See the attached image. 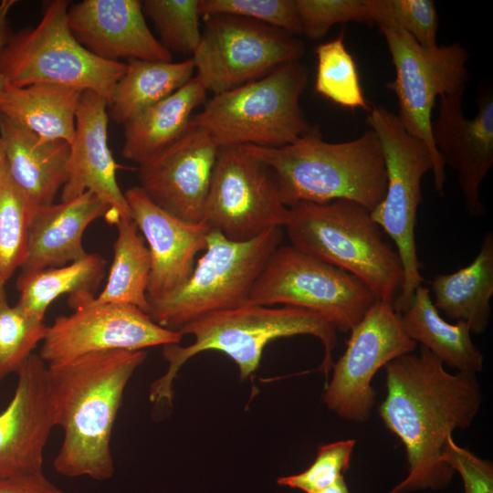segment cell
I'll return each instance as SVG.
<instances>
[{"label":"cell","instance_id":"obj_1","mask_svg":"<svg viewBox=\"0 0 493 493\" xmlns=\"http://www.w3.org/2000/svg\"><path fill=\"white\" fill-rule=\"evenodd\" d=\"M384 369L386 395L378 413L404 445L408 464L407 476L390 493L446 488L454 473L443 460L446 440L470 426L482 403L476 373L448 372L423 346Z\"/></svg>","mask_w":493,"mask_h":493},{"label":"cell","instance_id":"obj_2","mask_svg":"<svg viewBox=\"0 0 493 493\" xmlns=\"http://www.w3.org/2000/svg\"><path fill=\"white\" fill-rule=\"evenodd\" d=\"M147 351H109L47 366L55 426L64 432L53 466L67 477L97 481L115 473L110 439L124 390Z\"/></svg>","mask_w":493,"mask_h":493},{"label":"cell","instance_id":"obj_3","mask_svg":"<svg viewBox=\"0 0 493 493\" xmlns=\"http://www.w3.org/2000/svg\"><path fill=\"white\" fill-rule=\"evenodd\" d=\"M240 148L273 172L287 207L299 203L355 202L370 212L383 199L386 169L376 133L366 130L343 142L323 140L319 127L295 142L276 148Z\"/></svg>","mask_w":493,"mask_h":493},{"label":"cell","instance_id":"obj_4","mask_svg":"<svg viewBox=\"0 0 493 493\" xmlns=\"http://www.w3.org/2000/svg\"><path fill=\"white\" fill-rule=\"evenodd\" d=\"M184 336H194L188 346H163L168 362L166 372L155 380L150 389V400L159 404L173 401V383L180 368L194 355L217 351L232 359L238 367L240 379L249 377L258 368L263 351L271 341L297 335L318 338L324 357L317 371L328 378L334 364L332 352L337 346V329L324 316L301 308H273L244 303L235 308L205 314L179 330Z\"/></svg>","mask_w":493,"mask_h":493},{"label":"cell","instance_id":"obj_5","mask_svg":"<svg viewBox=\"0 0 493 493\" xmlns=\"http://www.w3.org/2000/svg\"><path fill=\"white\" fill-rule=\"evenodd\" d=\"M291 245L360 279L381 301L393 303L404 281L396 249L370 211L349 200L299 203L284 226Z\"/></svg>","mask_w":493,"mask_h":493},{"label":"cell","instance_id":"obj_6","mask_svg":"<svg viewBox=\"0 0 493 493\" xmlns=\"http://www.w3.org/2000/svg\"><path fill=\"white\" fill-rule=\"evenodd\" d=\"M308 79L300 60L283 64L259 79L214 95L189 125L205 129L220 147L289 144L312 127L299 103Z\"/></svg>","mask_w":493,"mask_h":493},{"label":"cell","instance_id":"obj_7","mask_svg":"<svg viewBox=\"0 0 493 493\" xmlns=\"http://www.w3.org/2000/svg\"><path fill=\"white\" fill-rule=\"evenodd\" d=\"M283 236L282 227L246 241H233L210 230L192 275L175 290L150 300L149 316L160 326L179 331L205 314L246 303Z\"/></svg>","mask_w":493,"mask_h":493},{"label":"cell","instance_id":"obj_8","mask_svg":"<svg viewBox=\"0 0 493 493\" xmlns=\"http://www.w3.org/2000/svg\"><path fill=\"white\" fill-rule=\"evenodd\" d=\"M69 5L47 1L37 26L11 34L0 50V71L11 87L56 84L93 91L109 102L126 63L98 58L77 41L68 24Z\"/></svg>","mask_w":493,"mask_h":493},{"label":"cell","instance_id":"obj_9","mask_svg":"<svg viewBox=\"0 0 493 493\" xmlns=\"http://www.w3.org/2000/svg\"><path fill=\"white\" fill-rule=\"evenodd\" d=\"M365 121L381 143L387 177L385 195L370 214L393 241L401 259L404 281L393 303L401 313L424 280L414 232L423 201L421 181L427 172H433L434 162L426 145L407 133L392 111L382 106L371 107Z\"/></svg>","mask_w":493,"mask_h":493},{"label":"cell","instance_id":"obj_10","mask_svg":"<svg viewBox=\"0 0 493 493\" xmlns=\"http://www.w3.org/2000/svg\"><path fill=\"white\" fill-rule=\"evenodd\" d=\"M377 300L353 275L288 245L271 254L246 303L309 309L347 332Z\"/></svg>","mask_w":493,"mask_h":493},{"label":"cell","instance_id":"obj_11","mask_svg":"<svg viewBox=\"0 0 493 493\" xmlns=\"http://www.w3.org/2000/svg\"><path fill=\"white\" fill-rule=\"evenodd\" d=\"M394 67L395 78L386 83L398 100L396 115L411 136L426 145L434 162V184L443 190L444 164L433 141L432 112L436 99L466 89L469 79L467 51L459 44L426 48L406 32L379 26Z\"/></svg>","mask_w":493,"mask_h":493},{"label":"cell","instance_id":"obj_12","mask_svg":"<svg viewBox=\"0 0 493 493\" xmlns=\"http://www.w3.org/2000/svg\"><path fill=\"white\" fill-rule=\"evenodd\" d=\"M203 21L201 39L191 58L194 76L214 95L300 60L305 52L297 37L260 22L227 15L205 16Z\"/></svg>","mask_w":493,"mask_h":493},{"label":"cell","instance_id":"obj_13","mask_svg":"<svg viewBox=\"0 0 493 493\" xmlns=\"http://www.w3.org/2000/svg\"><path fill=\"white\" fill-rule=\"evenodd\" d=\"M288 217L273 172L240 146L219 148L203 220L233 241L284 227Z\"/></svg>","mask_w":493,"mask_h":493},{"label":"cell","instance_id":"obj_14","mask_svg":"<svg viewBox=\"0 0 493 493\" xmlns=\"http://www.w3.org/2000/svg\"><path fill=\"white\" fill-rule=\"evenodd\" d=\"M350 331L346 350L332 366L323 403L347 421L364 423L376 400L372 385L375 373L391 361L414 352L417 343L403 330L393 303L381 300Z\"/></svg>","mask_w":493,"mask_h":493},{"label":"cell","instance_id":"obj_15","mask_svg":"<svg viewBox=\"0 0 493 493\" xmlns=\"http://www.w3.org/2000/svg\"><path fill=\"white\" fill-rule=\"evenodd\" d=\"M93 299L47 326L38 354L47 366L94 352L179 344L183 339L134 306L95 303Z\"/></svg>","mask_w":493,"mask_h":493},{"label":"cell","instance_id":"obj_16","mask_svg":"<svg viewBox=\"0 0 493 493\" xmlns=\"http://www.w3.org/2000/svg\"><path fill=\"white\" fill-rule=\"evenodd\" d=\"M219 148L205 129L189 125L168 147L139 164V187L172 215L200 223Z\"/></svg>","mask_w":493,"mask_h":493},{"label":"cell","instance_id":"obj_17","mask_svg":"<svg viewBox=\"0 0 493 493\" xmlns=\"http://www.w3.org/2000/svg\"><path fill=\"white\" fill-rule=\"evenodd\" d=\"M465 90L439 98V111L432 121L435 146L445 165L456 172L467 213L484 215L479 188L493 164V97L491 92L477 100L475 117L464 114Z\"/></svg>","mask_w":493,"mask_h":493},{"label":"cell","instance_id":"obj_18","mask_svg":"<svg viewBox=\"0 0 493 493\" xmlns=\"http://www.w3.org/2000/svg\"><path fill=\"white\" fill-rule=\"evenodd\" d=\"M47 370L32 353L16 372L14 395L0 414V477L44 473V449L55 426Z\"/></svg>","mask_w":493,"mask_h":493},{"label":"cell","instance_id":"obj_19","mask_svg":"<svg viewBox=\"0 0 493 493\" xmlns=\"http://www.w3.org/2000/svg\"><path fill=\"white\" fill-rule=\"evenodd\" d=\"M107 100L90 90L81 93L79 100L75 135L69 144L67 163L68 179L62 187L61 202L72 200L86 191L96 194L110 211L109 224L131 218L124 193L117 183L115 162L108 145Z\"/></svg>","mask_w":493,"mask_h":493},{"label":"cell","instance_id":"obj_20","mask_svg":"<svg viewBox=\"0 0 493 493\" xmlns=\"http://www.w3.org/2000/svg\"><path fill=\"white\" fill-rule=\"evenodd\" d=\"M124 195L150 252L147 298L153 300L189 278L196 255L206 248L211 229L204 222L189 223L172 215L152 203L139 186L131 187Z\"/></svg>","mask_w":493,"mask_h":493},{"label":"cell","instance_id":"obj_21","mask_svg":"<svg viewBox=\"0 0 493 493\" xmlns=\"http://www.w3.org/2000/svg\"><path fill=\"white\" fill-rule=\"evenodd\" d=\"M68 24L77 41L102 59L173 61L150 30L142 1L83 0L69 5Z\"/></svg>","mask_w":493,"mask_h":493},{"label":"cell","instance_id":"obj_22","mask_svg":"<svg viewBox=\"0 0 493 493\" xmlns=\"http://www.w3.org/2000/svg\"><path fill=\"white\" fill-rule=\"evenodd\" d=\"M110 211L96 194L81 195L37 208L28 229L27 256L21 272L58 267L77 261L87 252L82 244L86 228Z\"/></svg>","mask_w":493,"mask_h":493},{"label":"cell","instance_id":"obj_23","mask_svg":"<svg viewBox=\"0 0 493 493\" xmlns=\"http://www.w3.org/2000/svg\"><path fill=\"white\" fill-rule=\"evenodd\" d=\"M0 137L8 173L32 208L54 204L68 179L69 144L44 139L1 113Z\"/></svg>","mask_w":493,"mask_h":493},{"label":"cell","instance_id":"obj_24","mask_svg":"<svg viewBox=\"0 0 493 493\" xmlns=\"http://www.w3.org/2000/svg\"><path fill=\"white\" fill-rule=\"evenodd\" d=\"M434 305L450 320L467 323L482 334L489 324L493 295V234L488 231L476 257L450 274L436 275L431 282Z\"/></svg>","mask_w":493,"mask_h":493},{"label":"cell","instance_id":"obj_25","mask_svg":"<svg viewBox=\"0 0 493 493\" xmlns=\"http://www.w3.org/2000/svg\"><path fill=\"white\" fill-rule=\"evenodd\" d=\"M207 91L194 76L161 101L124 124L122 156L141 164L177 140L188 128L194 110Z\"/></svg>","mask_w":493,"mask_h":493},{"label":"cell","instance_id":"obj_26","mask_svg":"<svg viewBox=\"0 0 493 493\" xmlns=\"http://www.w3.org/2000/svg\"><path fill=\"white\" fill-rule=\"evenodd\" d=\"M398 314L404 333L429 350L444 365L473 373L483 369L484 356L473 343L467 323L453 324L444 320L428 288L419 286L408 307Z\"/></svg>","mask_w":493,"mask_h":493},{"label":"cell","instance_id":"obj_27","mask_svg":"<svg viewBox=\"0 0 493 493\" xmlns=\"http://www.w3.org/2000/svg\"><path fill=\"white\" fill-rule=\"evenodd\" d=\"M82 92L75 88L47 83L22 88L8 86L0 98V113L44 139L61 140L70 144Z\"/></svg>","mask_w":493,"mask_h":493},{"label":"cell","instance_id":"obj_28","mask_svg":"<svg viewBox=\"0 0 493 493\" xmlns=\"http://www.w3.org/2000/svg\"><path fill=\"white\" fill-rule=\"evenodd\" d=\"M106 260L97 254L67 266L21 272L16 281L20 308L44 320L51 303L63 294H68V305L73 309L95 298L94 294L104 278Z\"/></svg>","mask_w":493,"mask_h":493},{"label":"cell","instance_id":"obj_29","mask_svg":"<svg viewBox=\"0 0 493 493\" xmlns=\"http://www.w3.org/2000/svg\"><path fill=\"white\" fill-rule=\"evenodd\" d=\"M194 72L192 58L179 62L129 59L108 102L110 118L124 125L184 85Z\"/></svg>","mask_w":493,"mask_h":493},{"label":"cell","instance_id":"obj_30","mask_svg":"<svg viewBox=\"0 0 493 493\" xmlns=\"http://www.w3.org/2000/svg\"><path fill=\"white\" fill-rule=\"evenodd\" d=\"M115 226L118 236L108 280L93 302L131 305L148 314L147 288L151 273L148 246L131 218L121 219Z\"/></svg>","mask_w":493,"mask_h":493},{"label":"cell","instance_id":"obj_31","mask_svg":"<svg viewBox=\"0 0 493 493\" xmlns=\"http://www.w3.org/2000/svg\"><path fill=\"white\" fill-rule=\"evenodd\" d=\"M317 69L314 88L318 94L349 109L371 110L361 86L352 55L346 47L344 34L316 47Z\"/></svg>","mask_w":493,"mask_h":493},{"label":"cell","instance_id":"obj_32","mask_svg":"<svg viewBox=\"0 0 493 493\" xmlns=\"http://www.w3.org/2000/svg\"><path fill=\"white\" fill-rule=\"evenodd\" d=\"M34 211L3 162L0 165V278L5 282L26 261Z\"/></svg>","mask_w":493,"mask_h":493},{"label":"cell","instance_id":"obj_33","mask_svg":"<svg viewBox=\"0 0 493 493\" xmlns=\"http://www.w3.org/2000/svg\"><path fill=\"white\" fill-rule=\"evenodd\" d=\"M142 7L165 49L193 55L202 35L199 0H145Z\"/></svg>","mask_w":493,"mask_h":493},{"label":"cell","instance_id":"obj_34","mask_svg":"<svg viewBox=\"0 0 493 493\" xmlns=\"http://www.w3.org/2000/svg\"><path fill=\"white\" fill-rule=\"evenodd\" d=\"M47 326L20 308L0 303V382L17 372L43 341Z\"/></svg>","mask_w":493,"mask_h":493},{"label":"cell","instance_id":"obj_35","mask_svg":"<svg viewBox=\"0 0 493 493\" xmlns=\"http://www.w3.org/2000/svg\"><path fill=\"white\" fill-rule=\"evenodd\" d=\"M370 23L403 30L420 46L437 47L438 15L431 0H366Z\"/></svg>","mask_w":493,"mask_h":493},{"label":"cell","instance_id":"obj_36","mask_svg":"<svg viewBox=\"0 0 493 493\" xmlns=\"http://www.w3.org/2000/svg\"><path fill=\"white\" fill-rule=\"evenodd\" d=\"M201 16L227 15L302 35L296 0H199Z\"/></svg>","mask_w":493,"mask_h":493},{"label":"cell","instance_id":"obj_37","mask_svg":"<svg viewBox=\"0 0 493 493\" xmlns=\"http://www.w3.org/2000/svg\"><path fill=\"white\" fill-rule=\"evenodd\" d=\"M355 439H344L320 446L313 463L303 472L281 477L280 486L316 493L333 484L350 467Z\"/></svg>","mask_w":493,"mask_h":493},{"label":"cell","instance_id":"obj_38","mask_svg":"<svg viewBox=\"0 0 493 493\" xmlns=\"http://www.w3.org/2000/svg\"><path fill=\"white\" fill-rule=\"evenodd\" d=\"M302 35L323 38L330 27L347 22L370 23L366 0H296Z\"/></svg>","mask_w":493,"mask_h":493},{"label":"cell","instance_id":"obj_39","mask_svg":"<svg viewBox=\"0 0 493 493\" xmlns=\"http://www.w3.org/2000/svg\"><path fill=\"white\" fill-rule=\"evenodd\" d=\"M443 460L462 477L465 493H493V465L459 446L449 435L442 452Z\"/></svg>","mask_w":493,"mask_h":493},{"label":"cell","instance_id":"obj_40","mask_svg":"<svg viewBox=\"0 0 493 493\" xmlns=\"http://www.w3.org/2000/svg\"><path fill=\"white\" fill-rule=\"evenodd\" d=\"M0 493H66L53 484L44 473L0 477Z\"/></svg>","mask_w":493,"mask_h":493},{"label":"cell","instance_id":"obj_41","mask_svg":"<svg viewBox=\"0 0 493 493\" xmlns=\"http://www.w3.org/2000/svg\"><path fill=\"white\" fill-rule=\"evenodd\" d=\"M16 3V0H2L0 2V50L3 48L11 36L8 26V15ZM8 86L9 85L5 78L0 71V98Z\"/></svg>","mask_w":493,"mask_h":493},{"label":"cell","instance_id":"obj_42","mask_svg":"<svg viewBox=\"0 0 493 493\" xmlns=\"http://www.w3.org/2000/svg\"><path fill=\"white\" fill-rule=\"evenodd\" d=\"M316 493H351L344 477H339L333 484Z\"/></svg>","mask_w":493,"mask_h":493},{"label":"cell","instance_id":"obj_43","mask_svg":"<svg viewBox=\"0 0 493 493\" xmlns=\"http://www.w3.org/2000/svg\"><path fill=\"white\" fill-rule=\"evenodd\" d=\"M5 281L0 278V303L4 300H6V295H5Z\"/></svg>","mask_w":493,"mask_h":493},{"label":"cell","instance_id":"obj_44","mask_svg":"<svg viewBox=\"0 0 493 493\" xmlns=\"http://www.w3.org/2000/svg\"><path fill=\"white\" fill-rule=\"evenodd\" d=\"M4 159H5L4 150H3L2 140H1V137H0V165L3 163Z\"/></svg>","mask_w":493,"mask_h":493}]
</instances>
